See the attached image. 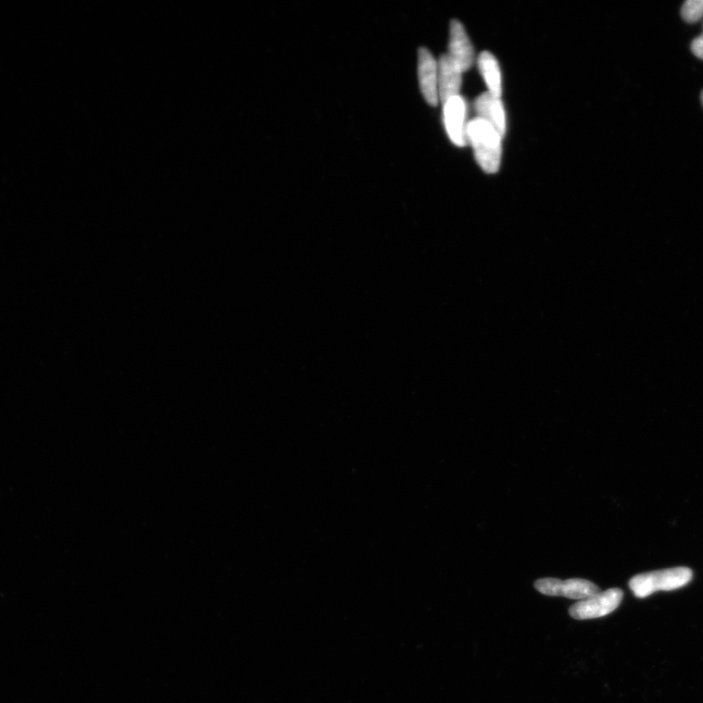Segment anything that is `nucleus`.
Returning a JSON list of instances; mask_svg holds the SVG:
<instances>
[{"label":"nucleus","mask_w":703,"mask_h":703,"mask_svg":"<svg viewBox=\"0 0 703 703\" xmlns=\"http://www.w3.org/2000/svg\"><path fill=\"white\" fill-rule=\"evenodd\" d=\"M467 138L476 160L486 173H496L500 167L502 137L491 125L479 119L468 123Z\"/></svg>","instance_id":"obj_1"},{"label":"nucleus","mask_w":703,"mask_h":703,"mask_svg":"<svg viewBox=\"0 0 703 703\" xmlns=\"http://www.w3.org/2000/svg\"><path fill=\"white\" fill-rule=\"evenodd\" d=\"M692 579V570L673 568L635 575L630 582V587L637 598L643 599L658 592L679 589Z\"/></svg>","instance_id":"obj_2"},{"label":"nucleus","mask_w":703,"mask_h":703,"mask_svg":"<svg viewBox=\"0 0 703 703\" xmlns=\"http://www.w3.org/2000/svg\"><path fill=\"white\" fill-rule=\"evenodd\" d=\"M622 599V590L612 588L577 602L570 608L569 612L573 619L579 621L606 617L620 607Z\"/></svg>","instance_id":"obj_3"},{"label":"nucleus","mask_w":703,"mask_h":703,"mask_svg":"<svg viewBox=\"0 0 703 703\" xmlns=\"http://www.w3.org/2000/svg\"><path fill=\"white\" fill-rule=\"evenodd\" d=\"M534 587L544 595L581 601L600 593V588L596 584L581 579L560 581L547 577L536 581Z\"/></svg>","instance_id":"obj_4"},{"label":"nucleus","mask_w":703,"mask_h":703,"mask_svg":"<svg viewBox=\"0 0 703 703\" xmlns=\"http://www.w3.org/2000/svg\"><path fill=\"white\" fill-rule=\"evenodd\" d=\"M467 107L460 96L451 98L444 104V120L449 140L458 147L468 143L467 123Z\"/></svg>","instance_id":"obj_5"},{"label":"nucleus","mask_w":703,"mask_h":703,"mask_svg":"<svg viewBox=\"0 0 703 703\" xmlns=\"http://www.w3.org/2000/svg\"><path fill=\"white\" fill-rule=\"evenodd\" d=\"M448 52V55L456 63L462 72L473 65V45L463 24L457 20L450 23Z\"/></svg>","instance_id":"obj_6"},{"label":"nucleus","mask_w":703,"mask_h":703,"mask_svg":"<svg viewBox=\"0 0 703 703\" xmlns=\"http://www.w3.org/2000/svg\"><path fill=\"white\" fill-rule=\"evenodd\" d=\"M419 79L426 102L431 106H437L438 101V63L429 50L424 47L419 50Z\"/></svg>","instance_id":"obj_7"},{"label":"nucleus","mask_w":703,"mask_h":703,"mask_svg":"<svg viewBox=\"0 0 703 703\" xmlns=\"http://www.w3.org/2000/svg\"><path fill=\"white\" fill-rule=\"evenodd\" d=\"M461 83V70L448 54L443 55L438 63V98L443 104L449 99L459 96Z\"/></svg>","instance_id":"obj_8"},{"label":"nucleus","mask_w":703,"mask_h":703,"mask_svg":"<svg viewBox=\"0 0 703 703\" xmlns=\"http://www.w3.org/2000/svg\"><path fill=\"white\" fill-rule=\"evenodd\" d=\"M477 119L486 121L502 137L506 132V117L504 103L488 91L476 99Z\"/></svg>","instance_id":"obj_9"},{"label":"nucleus","mask_w":703,"mask_h":703,"mask_svg":"<svg viewBox=\"0 0 703 703\" xmlns=\"http://www.w3.org/2000/svg\"><path fill=\"white\" fill-rule=\"evenodd\" d=\"M478 67L488 88V92L500 98L502 93V79L496 57L487 52L482 53L478 58Z\"/></svg>","instance_id":"obj_10"},{"label":"nucleus","mask_w":703,"mask_h":703,"mask_svg":"<svg viewBox=\"0 0 703 703\" xmlns=\"http://www.w3.org/2000/svg\"><path fill=\"white\" fill-rule=\"evenodd\" d=\"M682 17L688 23H696L703 17V0H689L682 7Z\"/></svg>","instance_id":"obj_11"},{"label":"nucleus","mask_w":703,"mask_h":703,"mask_svg":"<svg viewBox=\"0 0 703 703\" xmlns=\"http://www.w3.org/2000/svg\"><path fill=\"white\" fill-rule=\"evenodd\" d=\"M692 52L696 57L703 60V33L694 40Z\"/></svg>","instance_id":"obj_12"},{"label":"nucleus","mask_w":703,"mask_h":703,"mask_svg":"<svg viewBox=\"0 0 703 703\" xmlns=\"http://www.w3.org/2000/svg\"><path fill=\"white\" fill-rule=\"evenodd\" d=\"M701 103H702V105H703V91H702V93H701Z\"/></svg>","instance_id":"obj_13"}]
</instances>
